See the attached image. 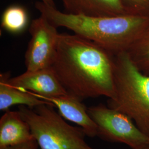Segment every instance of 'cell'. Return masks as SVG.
<instances>
[{"instance_id":"1","label":"cell","mask_w":149,"mask_h":149,"mask_svg":"<svg viewBox=\"0 0 149 149\" xmlns=\"http://www.w3.org/2000/svg\"><path fill=\"white\" fill-rule=\"evenodd\" d=\"M51 68L68 93L85 99L114 95L112 54L75 34H59Z\"/></svg>"},{"instance_id":"2","label":"cell","mask_w":149,"mask_h":149,"mask_svg":"<svg viewBox=\"0 0 149 149\" xmlns=\"http://www.w3.org/2000/svg\"><path fill=\"white\" fill-rule=\"evenodd\" d=\"M35 7L55 27H65L112 55L127 52L149 26L148 16L76 15L60 11L42 1L37 2Z\"/></svg>"},{"instance_id":"3","label":"cell","mask_w":149,"mask_h":149,"mask_svg":"<svg viewBox=\"0 0 149 149\" xmlns=\"http://www.w3.org/2000/svg\"><path fill=\"white\" fill-rule=\"evenodd\" d=\"M113 58L114 95L107 106L127 115L149 138V75L139 69L128 52Z\"/></svg>"},{"instance_id":"4","label":"cell","mask_w":149,"mask_h":149,"mask_svg":"<svg viewBox=\"0 0 149 149\" xmlns=\"http://www.w3.org/2000/svg\"><path fill=\"white\" fill-rule=\"evenodd\" d=\"M54 108L50 104L18 106V111L29 125L39 149H95L86 142L84 129L66 122Z\"/></svg>"},{"instance_id":"5","label":"cell","mask_w":149,"mask_h":149,"mask_svg":"<svg viewBox=\"0 0 149 149\" xmlns=\"http://www.w3.org/2000/svg\"><path fill=\"white\" fill-rule=\"evenodd\" d=\"M97 127V136L104 141L125 144L132 149L149 145V138L124 113L100 104L87 109Z\"/></svg>"},{"instance_id":"6","label":"cell","mask_w":149,"mask_h":149,"mask_svg":"<svg viewBox=\"0 0 149 149\" xmlns=\"http://www.w3.org/2000/svg\"><path fill=\"white\" fill-rule=\"evenodd\" d=\"M29 33L31 39L25 54L27 71H33L51 67L59 38L57 27L40 15L33 20Z\"/></svg>"},{"instance_id":"7","label":"cell","mask_w":149,"mask_h":149,"mask_svg":"<svg viewBox=\"0 0 149 149\" xmlns=\"http://www.w3.org/2000/svg\"><path fill=\"white\" fill-rule=\"evenodd\" d=\"M8 83L15 88L32 92L38 96L56 97L69 94L51 67L26 71L19 76L10 78Z\"/></svg>"},{"instance_id":"8","label":"cell","mask_w":149,"mask_h":149,"mask_svg":"<svg viewBox=\"0 0 149 149\" xmlns=\"http://www.w3.org/2000/svg\"><path fill=\"white\" fill-rule=\"evenodd\" d=\"M30 92L39 98L52 103L58 109L60 114L65 119L74 123L82 128L87 136L90 138L97 136L96 123L89 115L88 108L77 97L69 93L60 97H47Z\"/></svg>"},{"instance_id":"9","label":"cell","mask_w":149,"mask_h":149,"mask_svg":"<svg viewBox=\"0 0 149 149\" xmlns=\"http://www.w3.org/2000/svg\"><path fill=\"white\" fill-rule=\"evenodd\" d=\"M64 12L90 16H116L128 15L121 0H60Z\"/></svg>"},{"instance_id":"10","label":"cell","mask_w":149,"mask_h":149,"mask_svg":"<svg viewBox=\"0 0 149 149\" xmlns=\"http://www.w3.org/2000/svg\"><path fill=\"white\" fill-rule=\"evenodd\" d=\"M34 139L29 125L18 111H6L0 119V149Z\"/></svg>"},{"instance_id":"11","label":"cell","mask_w":149,"mask_h":149,"mask_svg":"<svg viewBox=\"0 0 149 149\" xmlns=\"http://www.w3.org/2000/svg\"><path fill=\"white\" fill-rule=\"evenodd\" d=\"M10 73H2L0 74V110L8 111L10 108L15 105L26 106L30 108L43 104H50L33 95L29 91L20 90L10 85L8 80Z\"/></svg>"},{"instance_id":"12","label":"cell","mask_w":149,"mask_h":149,"mask_svg":"<svg viewBox=\"0 0 149 149\" xmlns=\"http://www.w3.org/2000/svg\"><path fill=\"white\" fill-rule=\"evenodd\" d=\"M28 16L27 10L19 5L8 7L2 16L1 26L7 31L12 33H19L27 27Z\"/></svg>"},{"instance_id":"13","label":"cell","mask_w":149,"mask_h":149,"mask_svg":"<svg viewBox=\"0 0 149 149\" xmlns=\"http://www.w3.org/2000/svg\"><path fill=\"white\" fill-rule=\"evenodd\" d=\"M127 52L139 69L149 75V26Z\"/></svg>"},{"instance_id":"14","label":"cell","mask_w":149,"mask_h":149,"mask_svg":"<svg viewBox=\"0 0 149 149\" xmlns=\"http://www.w3.org/2000/svg\"><path fill=\"white\" fill-rule=\"evenodd\" d=\"M128 14L149 16V0H121Z\"/></svg>"},{"instance_id":"15","label":"cell","mask_w":149,"mask_h":149,"mask_svg":"<svg viewBox=\"0 0 149 149\" xmlns=\"http://www.w3.org/2000/svg\"><path fill=\"white\" fill-rule=\"evenodd\" d=\"M3 149H40L35 139L21 144L10 146Z\"/></svg>"},{"instance_id":"16","label":"cell","mask_w":149,"mask_h":149,"mask_svg":"<svg viewBox=\"0 0 149 149\" xmlns=\"http://www.w3.org/2000/svg\"><path fill=\"white\" fill-rule=\"evenodd\" d=\"M41 1L43 2L44 3H45V5L50 6L54 7H56L54 0H41Z\"/></svg>"},{"instance_id":"17","label":"cell","mask_w":149,"mask_h":149,"mask_svg":"<svg viewBox=\"0 0 149 149\" xmlns=\"http://www.w3.org/2000/svg\"><path fill=\"white\" fill-rule=\"evenodd\" d=\"M139 149H149V145H146V146H145L144 147H143V148Z\"/></svg>"}]
</instances>
